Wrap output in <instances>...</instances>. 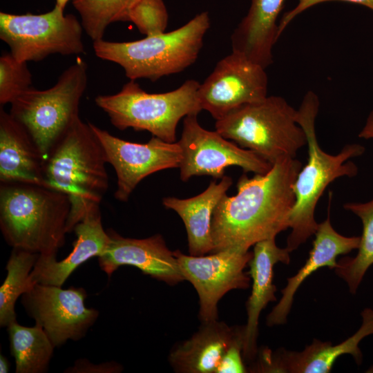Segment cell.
Masks as SVG:
<instances>
[{
  "instance_id": "1",
  "label": "cell",
  "mask_w": 373,
  "mask_h": 373,
  "mask_svg": "<svg viewBox=\"0 0 373 373\" xmlns=\"http://www.w3.org/2000/svg\"><path fill=\"white\" fill-rule=\"evenodd\" d=\"M301 162L287 157L272 164L265 173L238 180L237 193L223 195L211 220V253L229 247L245 250L256 243L289 229V217L295 202L292 185Z\"/></svg>"
},
{
  "instance_id": "2",
  "label": "cell",
  "mask_w": 373,
  "mask_h": 373,
  "mask_svg": "<svg viewBox=\"0 0 373 373\" xmlns=\"http://www.w3.org/2000/svg\"><path fill=\"white\" fill-rule=\"evenodd\" d=\"M68 197L50 187L1 183L0 229L8 245L56 257L66 242Z\"/></svg>"
},
{
  "instance_id": "3",
  "label": "cell",
  "mask_w": 373,
  "mask_h": 373,
  "mask_svg": "<svg viewBox=\"0 0 373 373\" xmlns=\"http://www.w3.org/2000/svg\"><path fill=\"white\" fill-rule=\"evenodd\" d=\"M319 105L318 96L309 90L297 110L296 121L307 137L308 158L292 185L295 202L289 217L291 232L286 245L289 252L297 249L314 235L318 225L315 220L318 200L327 186L336 179L357 174V166L349 160L365 151V147L358 144L345 145L336 155L329 154L321 149L315 128Z\"/></svg>"
},
{
  "instance_id": "4",
  "label": "cell",
  "mask_w": 373,
  "mask_h": 373,
  "mask_svg": "<svg viewBox=\"0 0 373 373\" xmlns=\"http://www.w3.org/2000/svg\"><path fill=\"white\" fill-rule=\"evenodd\" d=\"M106 163L102 146L89 122L80 117L46 159L47 186L66 194L70 202L67 233L73 231L92 207L99 205L108 188Z\"/></svg>"
},
{
  "instance_id": "5",
  "label": "cell",
  "mask_w": 373,
  "mask_h": 373,
  "mask_svg": "<svg viewBox=\"0 0 373 373\" xmlns=\"http://www.w3.org/2000/svg\"><path fill=\"white\" fill-rule=\"evenodd\" d=\"M210 25L208 12H202L171 32L131 41L100 39L93 41V49L99 58L119 65L130 80L155 82L195 62Z\"/></svg>"
},
{
  "instance_id": "6",
  "label": "cell",
  "mask_w": 373,
  "mask_h": 373,
  "mask_svg": "<svg viewBox=\"0 0 373 373\" xmlns=\"http://www.w3.org/2000/svg\"><path fill=\"white\" fill-rule=\"evenodd\" d=\"M297 110L280 96L244 105L216 120V131L226 139L250 150L271 165L295 158L307 144L304 130L296 121Z\"/></svg>"
},
{
  "instance_id": "7",
  "label": "cell",
  "mask_w": 373,
  "mask_h": 373,
  "mask_svg": "<svg viewBox=\"0 0 373 373\" xmlns=\"http://www.w3.org/2000/svg\"><path fill=\"white\" fill-rule=\"evenodd\" d=\"M200 85L189 79L173 90L149 93L131 80L115 94L97 96L95 102L115 128L146 131L165 142H175L180 119L202 111L198 97Z\"/></svg>"
},
{
  "instance_id": "8",
  "label": "cell",
  "mask_w": 373,
  "mask_h": 373,
  "mask_svg": "<svg viewBox=\"0 0 373 373\" xmlns=\"http://www.w3.org/2000/svg\"><path fill=\"white\" fill-rule=\"evenodd\" d=\"M87 84V64L77 57L52 87H32L10 104V115L26 129L45 160L79 117V106Z\"/></svg>"
},
{
  "instance_id": "9",
  "label": "cell",
  "mask_w": 373,
  "mask_h": 373,
  "mask_svg": "<svg viewBox=\"0 0 373 373\" xmlns=\"http://www.w3.org/2000/svg\"><path fill=\"white\" fill-rule=\"evenodd\" d=\"M57 6L40 14L0 12V38L18 60L41 61L50 55L84 52L83 26L74 15Z\"/></svg>"
},
{
  "instance_id": "10",
  "label": "cell",
  "mask_w": 373,
  "mask_h": 373,
  "mask_svg": "<svg viewBox=\"0 0 373 373\" xmlns=\"http://www.w3.org/2000/svg\"><path fill=\"white\" fill-rule=\"evenodd\" d=\"M198 114H191L183 120V128L178 142L182 150L180 178L187 182L193 176L207 175L221 179L225 169L239 166L245 172L267 173L271 164L253 151L226 139L218 131L200 126Z\"/></svg>"
},
{
  "instance_id": "11",
  "label": "cell",
  "mask_w": 373,
  "mask_h": 373,
  "mask_svg": "<svg viewBox=\"0 0 373 373\" xmlns=\"http://www.w3.org/2000/svg\"><path fill=\"white\" fill-rule=\"evenodd\" d=\"M174 254L184 280L198 293L202 323L218 320V303L227 292L250 286L251 278L245 271L252 257L249 250L229 247L203 256L176 250Z\"/></svg>"
},
{
  "instance_id": "12",
  "label": "cell",
  "mask_w": 373,
  "mask_h": 373,
  "mask_svg": "<svg viewBox=\"0 0 373 373\" xmlns=\"http://www.w3.org/2000/svg\"><path fill=\"white\" fill-rule=\"evenodd\" d=\"M87 296L82 287L35 284L21 296L28 315L46 332L55 347L68 340L84 338L99 316V312L86 307Z\"/></svg>"
},
{
  "instance_id": "13",
  "label": "cell",
  "mask_w": 373,
  "mask_h": 373,
  "mask_svg": "<svg viewBox=\"0 0 373 373\" xmlns=\"http://www.w3.org/2000/svg\"><path fill=\"white\" fill-rule=\"evenodd\" d=\"M267 87L265 68L231 52L200 85L198 97L202 110L216 121L244 105L262 101L267 97Z\"/></svg>"
},
{
  "instance_id": "14",
  "label": "cell",
  "mask_w": 373,
  "mask_h": 373,
  "mask_svg": "<svg viewBox=\"0 0 373 373\" xmlns=\"http://www.w3.org/2000/svg\"><path fill=\"white\" fill-rule=\"evenodd\" d=\"M89 124L99 140L107 163L115 171L116 200L127 202L137 184L149 175L162 170L179 168L182 150L178 142H168L152 136L144 144L128 142Z\"/></svg>"
},
{
  "instance_id": "15",
  "label": "cell",
  "mask_w": 373,
  "mask_h": 373,
  "mask_svg": "<svg viewBox=\"0 0 373 373\" xmlns=\"http://www.w3.org/2000/svg\"><path fill=\"white\" fill-rule=\"evenodd\" d=\"M361 317L360 328L336 345L332 342L314 338L312 343L300 352L284 348L273 352L262 348L258 350V358L249 370L263 373H329L336 359L344 354H350L359 365L363 358L359 343L366 336L373 334V309H364Z\"/></svg>"
},
{
  "instance_id": "16",
  "label": "cell",
  "mask_w": 373,
  "mask_h": 373,
  "mask_svg": "<svg viewBox=\"0 0 373 373\" xmlns=\"http://www.w3.org/2000/svg\"><path fill=\"white\" fill-rule=\"evenodd\" d=\"M107 231L110 242L98 257V262L108 278L119 267L128 265L169 285L185 280L174 251L167 247L160 234L137 239L123 237L113 230Z\"/></svg>"
},
{
  "instance_id": "17",
  "label": "cell",
  "mask_w": 373,
  "mask_h": 373,
  "mask_svg": "<svg viewBox=\"0 0 373 373\" xmlns=\"http://www.w3.org/2000/svg\"><path fill=\"white\" fill-rule=\"evenodd\" d=\"M289 250L279 247L276 237L261 240L254 245L249 262L248 274L252 280L251 292L246 302L247 323L244 325L242 355L245 361H252L258 354V321L261 312L269 302L276 300V286L273 283L274 267L278 262L288 265Z\"/></svg>"
},
{
  "instance_id": "18",
  "label": "cell",
  "mask_w": 373,
  "mask_h": 373,
  "mask_svg": "<svg viewBox=\"0 0 373 373\" xmlns=\"http://www.w3.org/2000/svg\"><path fill=\"white\" fill-rule=\"evenodd\" d=\"M332 194V192L329 193L327 218L318 225L309 257L295 275L287 278V285L281 291L280 300L267 317L266 322L269 327L286 323L295 294L307 278L322 267L334 269L339 256L347 254L358 247L360 236H343L332 227L329 214Z\"/></svg>"
},
{
  "instance_id": "19",
  "label": "cell",
  "mask_w": 373,
  "mask_h": 373,
  "mask_svg": "<svg viewBox=\"0 0 373 373\" xmlns=\"http://www.w3.org/2000/svg\"><path fill=\"white\" fill-rule=\"evenodd\" d=\"M76 240L71 252L63 260L39 256L28 278L35 284L61 287L70 274L82 264L102 255L110 242L108 231L102 226L99 205L92 207L73 229Z\"/></svg>"
},
{
  "instance_id": "20",
  "label": "cell",
  "mask_w": 373,
  "mask_h": 373,
  "mask_svg": "<svg viewBox=\"0 0 373 373\" xmlns=\"http://www.w3.org/2000/svg\"><path fill=\"white\" fill-rule=\"evenodd\" d=\"M245 327H229L218 320L202 323L189 339L175 345L169 362L175 372L180 373H216L229 348L244 339Z\"/></svg>"
},
{
  "instance_id": "21",
  "label": "cell",
  "mask_w": 373,
  "mask_h": 373,
  "mask_svg": "<svg viewBox=\"0 0 373 373\" xmlns=\"http://www.w3.org/2000/svg\"><path fill=\"white\" fill-rule=\"evenodd\" d=\"M45 162L26 129L1 106L0 183H24L48 186L44 178Z\"/></svg>"
},
{
  "instance_id": "22",
  "label": "cell",
  "mask_w": 373,
  "mask_h": 373,
  "mask_svg": "<svg viewBox=\"0 0 373 373\" xmlns=\"http://www.w3.org/2000/svg\"><path fill=\"white\" fill-rule=\"evenodd\" d=\"M285 0H251L249 10L231 36L232 52L243 55L265 69L272 64L278 39V16Z\"/></svg>"
},
{
  "instance_id": "23",
  "label": "cell",
  "mask_w": 373,
  "mask_h": 373,
  "mask_svg": "<svg viewBox=\"0 0 373 373\" xmlns=\"http://www.w3.org/2000/svg\"><path fill=\"white\" fill-rule=\"evenodd\" d=\"M232 184V178L224 175L218 182L211 181L204 191L195 196L184 199L175 197L162 199L163 206L175 211L184 222L190 255L203 256L212 252L213 213Z\"/></svg>"
},
{
  "instance_id": "24",
  "label": "cell",
  "mask_w": 373,
  "mask_h": 373,
  "mask_svg": "<svg viewBox=\"0 0 373 373\" xmlns=\"http://www.w3.org/2000/svg\"><path fill=\"white\" fill-rule=\"evenodd\" d=\"M16 373H44L48 371L55 346L38 325L26 327L14 322L7 327Z\"/></svg>"
},
{
  "instance_id": "25",
  "label": "cell",
  "mask_w": 373,
  "mask_h": 373,
  "mask_svg": "<svg viewBox=\"0 0 373 373\" xmlns=\"http://www.w3.org/2000/svg\"><path fill=\"white\" fill-rule=\"evenodd\" d=\"M343 207L357 216L363 224L356 255L341 258L334 269L336 274L347 285L350 293L354 294L373 265V199L367 202H347Z\"/></svg>"
},
{
  "instance_id": "26",
  "label": "cell",
  "mask_w": 373,
  "mask_h": 373,
  "mask_svg": "<svg viewBox=\"0 0 373 373\" xmlns=\"http://www.w3.org/2000/svg\"><path fill=\"white\" fill-rule=\"evenodd\" d=\"M39 256V254L12 248L6 267L7 275L0 287L1 327L17 321L16 301L31 288L28 278Z\"/></svg>"
},
{
  "instance_id": "27",
  "label": "cell",
  "mask_w": 373,
  "mask_h": 373,
  "mask_svg": "<svg viewBox=\"0 0 373 373\" xmlns=\"http://www.w3.org/2000/svg\"><path fill=\"white\" fill-rule=\"evenodd\" d=\"M137 0H73L79 13L84 30L93 41L102 39L112 23L123 21Z\"/></svg>"
},
{
  "instance_id": "28",
  "label": "cell",
  "mask_w": 373,
  "mask_h": 373,
  "mask_svg": "<svg viewBox=\"0 0 373 373\" xmlns=\"http://www.w3.org/2000/svg\"><path fill=\"white\" fill-rule=\"evenodd\" d=\"M32 75L27 62L16 59L11 52L0 57V104H11L19 95L32 88Z\"/></svg>"
},
{
  "instance_id": "29",
  "label": "cell",
  "mask_w": 373,
  "mask_h": 373,
  "mask_svg": "<svg viewBox=\"0 0 373 373\" xmlns=\"http://www.w3.org/2000/svg\"><path fill=\"white\" fill-rule=\"evenodd\" d=\"M169 15L163 0H137L123 21H131L143 35L152 36L165 32Z\"/></svg>"
},
{
  "instance_id": "30",
  "label": "cell",
  "mask_w": 373,
  "mask_h": 373,
  "mask_svg": "<svg viewBox=\"0 0 373 373\" xmlns=\"http://www.w3.org/2000/svg\"><path fill=\"white\" fill-rule=\"evenodd\" d=\"M244 339L233 343L222 357L216 373H245L247 369L244 363L242 355Z\"/></svg>"
},
{
  "instance_id": "31",
  "label": "cell",
  "mask_w": 373,
  "mask_h": 373,
  "mask_svg": "<svg viewBox=\"0 0 373 373\" xmlns=\"http://www.w3.org/2000/svg\"><path fill=\"white\" fill-rule=\"evenodd\" d=\"M332 1H341L360 4L373 10V0H298L297 5L293 9L285 12L279 21L278 26V38L289 23L298 15L314 6Z\"/></svg>"
},
{
  "instance_id": "32",
  "label": "cell",
  "mask_w": 373,
  "mask_h": 373,
  "mask_svg": "<svg viewBox=\"0 0 373 373\" xmlns=\"http://www.w3.org/2000/svg\"><path fill=\"white\" fill-rule=\"evenodd\" d=\"M123 367L115 361L94 364L86 358H79L64 372L68 373H119Z\"/></svg>"
},
{
  "instance_id": "33",
  "label": "cell",
  "mask_w": 373,
  "mask_h": 373,
  "mask_svg": "<svg viewBox=\"0 0 373 373\" xmlns=\"http://www.w3.org/2000/svg\"><path fill=\"white\" fill-rule=\"evenodd\" d=\"M360 138L373 139V111L369 114L363 129L358 134Z\"/></svg>"
},
{
  "instance_id": "34",
  "label": "cell",
  "mask_w": 373,
  "mask_h": 373,
  "mask_svg": "<svg viewBox=\"0 0 373 373\" xmlns=\"http://www.w3.org/2000/svg\"><path fill=\"white\" fill-rule=\"evenodd\" d=\"M10 363L8 358L3 354H0V372L8 373L10 371Z\"/></svg>"
},
{
  "instance_id": "35",
  "label": "cell",
  "mask_w": 373,
  "mask_h": 373,
  "mask_svg": "<svg viewBox=\"0 0 373 373\" xmlns=\"http://www.w3.org/2000/svg\"><path fill=\"white\" fill-rule=\"evenodd\" d=\"M69 0H56L55 6L60 8L62 10L65 9L66 5Z\"/></svg>"
},
{
  "instance_id": "36",
  "label": "cell",
  "mask_w": 373,
  "mask_h": 373,
  "mask_svg": "<svg viewBox=\"0 0 373 373\" xmlns=\"http://www.w3.org/2000/svg\"><path fill=\"white\" fill-rule=\"evenodd\" d=\"M368 372H373V366L369 370Z\"/></svg>"
}]
</instances>
